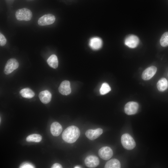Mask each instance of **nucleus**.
<instances>
[{"label": "nucleus", "instance_id": "obj_1", "mask_svg": "<svg viewBox=\"0 0 168 168\" xmlns=\"http://www.w3.org/2000/svg\"><path fill=\"white\" fill-rule=\"evenodd\" d=\"M79 129L75 126H71L67 128L62 134V138L65 142L70 143L74 142L80 135Z\"/></svg>", "mask_w": 168, "mask_h": 168}, {"label": "nucleus", "instance_id": "obj_2", "mask_svg": "<svg viewBox=\"0 0 168 168\" xmlns=\"http://www.w3.org/2000/svg\"><path fill=\"white\" fill-rule=\"evenodd\" d=\"M121 142L123 147L128 150L133 149L136 143L132 136L128 133L123 134L121 137Z\"/></svg>", "mask_w": 168, "mask_h": 168}, {"label": "nucleus", "instance_id": "obj_3", "mask_svg": "<svg viewBox=\"0 0 168 168\" xmlns=\"http://www.w3.org/2000/svg\"><path fill=\"white\" fill-rule=\"evenodd\" d=\"M16 17L19 21H30L31 18L32 14L29 9L22 8L17 10L15 13Z\"/></svg>", "mask_w": 168, "mask_h": 168}, {"label": "nucleus", "instance_id": "obj_4", "mask_svg": "<svg viewBox=\"0 0 168 168\" xmlns=\"http://www.w3.org/2000/svg\"><path fill=\"white\" fill-rule=\"evenodd\" d=\"M19 66V63L16 59L11 58L7 62L4 68V72L6 74H9L16 69Z\"/></svg>", "mask_w": 168, "mask_h": 168}, {"label": "nucleus", "instance_id": "obj_5", "mask_svg": "<svg viewBox=\"0 0 168 168\" xmlns=\"http://www.w3.org/2000/svg\"><path fill=\"white\" fill-rule=\"evenodd\" d=\"M139 108L138 104L135 102L130 101L125 105L124 110L125 113L129 115L135 114Z\"/></svg>", "mask_w": 168, "mask_h": 168}, {"label": "nucleus", "instance_id": "obj_6", "mask_svg": "<svg viewBox=\"0 0 168 168\" xmlns=\"http://www.w3.org/2000/svg\"><path fill=\"white\" fill-rule=\"evenodd\" d=\"M55 18L52 14H45L40 17L38 20V24L41 26L49 25L54 23Z\"/></svg>", "mask_w": 168, "mask_h": 168}, {"label": "nucleus", "instance_id": "obj_7", "mask_svg": "<svg viewBox=\"0 0 168 168\" xmlns=\"http://www.w3.org/2000/svg\"><path fill=\"white\" fill-rule=\"evenodd\" d=\"M98 154L102 159L108 160L110 159L113 155L112 149L109 147H104L99 149Z\"/></svg>", "mask_w": 168, "mask_h": 168}, {"label": "nucleus", "instance_id": "obj_8", "mask_svg": "<svg viewBox=\"0 0 168 168\" xmlns=\"http://www.w3.org/2000/svg\"><path fill=\"white\" fill-rule=\"evenodd\" d=\"M139 42L138 38L134 35H130L125 40V44L130 48H134L138 45Z\"/></svg>", "mask_w": 168, "mask_h": 168}, {"label": "nucleus", "instance_id": "obj_9", "mask_svg": "<svg viewBox=\"0 0 168 168\" xmlns=\"http://www.w3.org/2000/svg\"><path fill=\"white\" fill-rule=\"evenodd\" d=\"M157 68L155 66H151L145 70L142 73V78L144 80L151 79L155 74Z\"/></svg>", "mask_w": 168, "mask_h": 168}, {"label": "nucleus", "instance_id": "obj_10", "mask_svg": "<svg viewBox=\"0 0 168 168\" xmlns=\"http://www.w3.org/2000/svg\"><path fill=\"white\" fill-rule=\"evenodd\" d=\"M85 163L88 167L95 168L99 165V160L97 157L94 155H90L85 158Z\"/></svg>", "mask_w": 168, "mask_h": 168}, {"label": "nucleus", "instance_id": "obj_11", "mask_svg": "<svg viewBox=\"0 0 168 168\" xmlns=\"http://www.w3.org/2000/svg\"><path fill=\"white\" fill-rule=\"evenodd\" d=\"M58 91L59 92L63 95H69L71 91L70 82L67 80L63 81L59 87Z\"/></svg>", "mask_w": 168, "mask_h": 168}, {"label": "nucleus", "instance_id": "obj_12", "mask_svg": "<svg viewBox=\"0 0 168 168\" xmlns=\"http://www.w3.org/2000/svg\"><path fill=\"white\" fill-rule=\"evenodd\" d=\"M103 130L98 128L95 130L88 129L85 133L86 137L89 139L94 140L99 137L103 133Z\"/></svg>", "mask_w": 168, "mask_h": 168}, {"label": "nucleus", "instance_id": "obj_13", "mask_svg": "<svg viewBox=\"0 0 168 168\" xmlns=\"http://www.w3.org/2000/svg\"><path fill=\"white\" fill-rule=\"evenodd\" d=\"M102 44V40L99 38L94 37L90 40L89 45L93 49L96 50L100 49Z\"/></svg>", "mask_w": 168, "mask_h": 168}, {"label": "nucleus", "instance_id": "obj_14", "mask_svg": "<svg viewBox=\"0 0 168 168\" xmlns=\"http://www.w3.org/2000/svg\"><path fill=\"white\" fill-rule=\"evenodd\" d=\"M39 97L42 103L46 104L49 103L51 101L52 95L49 91L45 90L41 91L39 93Z\"/></svg>", "mask_w": 168, "mask_h": 168}, {"label": "nucleus", "instance_id": "obj_15", "mask_svg": "<svg viewBox=\"0 0 168 168\" xmlns=\"http://www.w3.org/2000/svg\"><path fill=\"white\" fill-rule=\"evenodd\" d=\"M62 131V126L58 122H54L51 124L50 127V132L54 136H59Z\"/></svg>", "mask_w": 168, "mask_h": 168}, {"label": "nucleus", "instance_id": "obj_16", "mask_svg": "<svg viewBox=\"0 0 168 168\" xmlns=\"http://www.w3.org/2000/svg\"><path fill=\"white\" fill-rule=\"evenodd\" d=\"M168 87V82L166 79L162 78L158 82L157 87L158 90L160 91H163L166 90Z\"/></svg>", "mask_w": 168, "mask_h": 168}, {"label": "nucleus", "instance_id": "obj_17", "mask_svg": "<svg viewBox=\"0 0 168 168\" xmlns=\"http://www.w3.org/2000/svg\"><path fill=\"white\" fill-rule=\"evenodd\" d=\"M47 63L49 66L54 69L58 66V60L57 56L54 54L51 55L47 59Z\"/></svg>", "mask_w": 168, "mask_h": 168}, {"label": "nucleus", "instance_id": "obj_18", "mask_svg": "<svg viewBox=\"0 0 168 168\" xmlns=\"http://www.w3.org/2000/svg\"><path fill=\"white\" fill-rule=\"evenodd\" d=\"M20 93L22 97L28 99L33 97L35 95L34 92L31 89L28 88L21 89L20 91Z\"/></svg>", "mask_w": 168, "mask_h": 168}, {"label": "nucleus", "instance_id": "obj_19", "mask_svg": "<svg viewBox=\"0 0 168 168\" xmlns=\"http://www.w3.org/2000/svg\"><path fill=\"white\" fill-rule=\"evenodd\" d=\"M121 167L119 161L116 159H111L107 161L105 166V168H120Z\"/></svg>", "mask_w": 168, "mask_h": 168}, {"label": "nucleus", "instance_id": "obj_20", "mask_svg": "<svg viewBox=\"0 0 168 168\" xmlns=\"http://www.w3.org/2000/svg\"><path fill=\"white\" fill-rule=\"evenodd\" d=\"M42 136L39 134H33L28 136L26 140L28 142H39L42 140Z\"/></svg>", "mask_w": 168, "mask_h": 168}, {"label": "nucleus", "instance_id": "obj_21", "mask_svg": "<svg viewBox=\"0 0 168 168\" xmlns=\"http://www.w3.org/2000/svg\"><path fill=\"white\" fill-rule=\"evenodd\" d=\"M160 43L161 45L163 47L168 46V32H166L162 35L160 40Z\"/></svg>", "mask_w": 168, "mask_h": 168}, {"label": "nucleus", "instance_id": "obj_22", "mask_svg": "<svg viewBox=\"0 0 168 168\" xmlns=\"http://www.w3.org/2000/svg\"><path fill=\"white\" fill-rule=\"evenodd\" d=\"M111 90V88L109 84L106 83H104L101 85L100 91V94L104 95L108 93Z\"/></svg>", "mask_w": 168, "mask_h": 168}, {"label": "nucleus", "instance_id": "obj_23", "mask_svg": "<svg viewBox=\"0 0 168 168\" xmlns=\"http://www.w3.org/2000/svg\"><path fill=\"white\" fill-rule=\"evenodd\" d=\"M20 168H34L35 166L32 164L28 162H24L22 163L20 166Z\"/></svg>", "mask_w": 168, "mask_h": 168}, {"label": "nucleus", "instance_id": "obj_24", "mask_svg": "<svg viewBox=\"0 0 168 168\" xmlns=\"http://www.w3.org/2000/svg\"><path fill=\"white\" fill-rule=\"evenodd\" d=\"M7 42V40L1 33L0 34V45L1 46H4Z\"/></svg>", "mask_w": 168, "mask_h": 168}, {"label": "nucleus", "instance_id": "obj_25", "mask_svg": "<svg viewBox=\"0 0 168 168\" xmlns=\"http://www.w3.org/2000/svg\"><path fill=\"white\" fill-rule=\"evenodd\" d=\"M51 168H62V166L59 164L58 163H55L54 164Z\"/></svg>", "mask_w": 168, "mask_h": 168}, {"label": "nucleus", "instance_id": "obj_26", "mask_svg": "<svg viewBox=\"0 0 168 168\" xmlns=\"http://www.w3.org/2000/svg\"><path fill=\"white\" fill-rule=\"evenodd\" d=\"M81 166H75L74 168H81Z\"/></svg>", "mask_w": 168, "mask_h": 168}]
</instances>
